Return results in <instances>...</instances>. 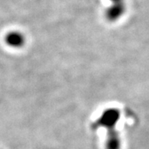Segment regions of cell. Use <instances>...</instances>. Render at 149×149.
Wrapping results in <instances>:
<instances>
[{
	"label": "cell",
	"mask_w": 149,
	"mask_h": 149,
	"mask_svg": "<svg viewBox=\"0 0 149 149\" xmlns=\"http://www.w3.org/2000/svg\"><path fill=\"white\" fill-rule=\"evenodd\" d=\"M120 117V113L117 109L111 108L106 110L102 113L97 121L95 123V127L98 128L99 127H103L107 130L108 134L117 132L115 127Z\"/></svg>",
	"instance_id": "6da1fadb"
},
{
	"label": "cell",
	"mask_w": 149,
	"mask_h": 149,
	"mask_svg": "<svg viewBox=\"0 0 149 149\" xmlns=\"http://www.w3.org/2000/svg\"><path fill=\"white\" fill-rule=\"evenodd\" d=\"M5 41L10 47L21 48L24 45L25 37L19 31H11L6 34Z\"/></svg>",
	"instance_id": "7a4b0ae2"
}]
</instances>
